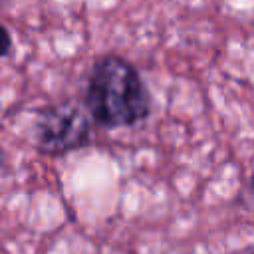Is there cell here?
I'll return each mask as SVG.
<instances>
[{
    "label": "cell",
    "mask_w": 254,
    "mask_h": 254,
    "mask_svg": "<svg viewBox=\"0 0 254 254\" xmlns=\"http://www.w3.org/2000/svg\"><path fill=\"white\" fill-rule=\"evenodd\" d=\"M246 196H248V202L254 206V177L250 179V183H248V190H246Z\"/></svg>",
    "instance_id": "obj_4"
},
{
    "label": "cell",
    "mask_w": 254,
    "mask_h": 254,
    "mask_svg": "<svg viewBox=\"0 0 254 254\" xmlns=\"http://www.w3.org/2000/svg\"><path fill=\"white\" fill-rule=\"evenodd\" d=\"M248 254H254V250H252V252H248Z\"/></svg>",
    "instance_id": "obj_5"
},
{
    "label": "cell",
    "mask_w": 254,
    "mask_h": 254,
    "mask_svg": "<svg viewBox=\"0 0 254 254\" xmlns=\"http://www.w3.org/2000/svg\"><path fill=\"white\" fill-rule=\"evenodd\" d=\"M12 52V34L10 30L0 22V60L6 58Z\"/></svg>",
    "instance_id": "obj_3"
},
{
    "label": "cell",
    "mask_w": 254,
    "mask_h": 254,
    "mask_svg": "<svg viewBox=\"0 0 254 254\" xmlns=\"http://www.w3.org/2000/svg\"><path fill=\"white\" fill-rule=\"evenodd\" d=\"M34 147L44 155H64L81 149L91 139V119L71 101L38 109L30 123Z\"/></svg>",
    "instance_id": "obj_2"
},
{
    "label": "cell",
    "mask_w": 254,
    "mask_h": 254,
    "mask_svg": "<svg viewBox=\"0 0 254 254\" xmlns=\"http://www.w3.org/2000/svg\"><path fill=\"white\" fill-rule=\"evenodd\" d=\"M83 107L105 129L131 127L151 115V93L129 60L107 54L97 58L89 67Z\"/></svg>",
    "instance_id": "obj_1"
}]
</instances>
